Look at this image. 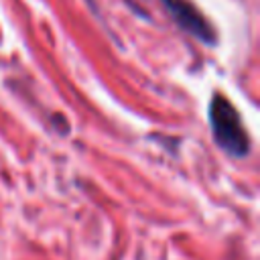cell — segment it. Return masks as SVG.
<instances>
[{
    "mask_svg": "<svg viewBox=\"0 0 260 260\" xmlns=\"http://www.w3.org/2000/svg\"><path fill=\"white\" fill-rule=\"evenodd\" d=\"M209 126L215 144L232 158H246L250 152V136L242 124L236 106L221 93L209 102Z\"/></svg>",
    "mask_w": 260,
    "mask_h": 260,
    "instance_id": "cell-1",
    "label": "cell"
},
{
    "mask_svg": "<svg viewBox=\"0 0 260 260\" xmlns=\"http://www.w3.org/2000/svg\"><path fill=\"white\" fill-rule=\"evenodd\" d=\"M160 4L165 6L167 14L173 18V22L183 32H187L189 37L209 47L217 43V32L213 24L205 18V14L191 0H160Z\"/></svg>",
    "mask_w": 260,
    "mask_h": 260,
    "instance_id": "cell-2",
    "label": "cell"
}]
</instances>
